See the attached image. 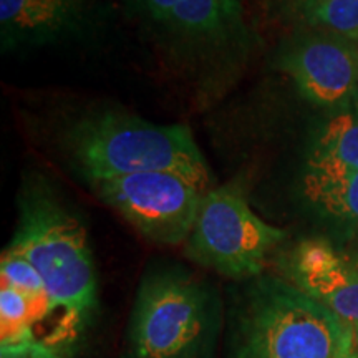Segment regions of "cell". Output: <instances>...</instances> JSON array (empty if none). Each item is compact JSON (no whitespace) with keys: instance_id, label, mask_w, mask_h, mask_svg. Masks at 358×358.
Masks as SVG:
<instances>
[{"instance_id":"3","label":"cell","mask_w":358,"mask_h":358,"mask_svg":"<svg viewBox=\"0 0 358 358\" xmlns=\"http://www.w3.org/2000/svg\"><path fill=\"white\" fill-rule=\"evenodd\" d=\"M65 148L90 182L136 173H174L209 191L211 173L186 124L155 123L118 111H98L66 129Z\"/></svg>"},{"instance_id":"6","label":"cell","mask_w":358,"mask_h":358,"mask_svg":"<svg viewBox=\"0 0 358 358\" xmlns=\"http://www.w3.org/2000/svg\"><path fill=\"white\" fill-rule=\"evenodd\" d=\"M285 231L257 216L236 185L204 192L198 216L185 243L186 256L234 280H250L264 268Z\"/></svg>"},{"instance_id":"10","label":"cell","mask_w":358,"mask_h":358,"mask_svg":"<svg viewBox=\"0 0 358 358\" xmlns=\"http://www.w3.org/2000/svg\"><path fill=\"white\" fill-rule=\"evenodd\" d=\"M88 0H0L3 52L62 42L85 32Z\"/></svg>"},{"instance_id":"14","label":"cell","mask_w":358,"mask_h":358,"mask_svg":"<svg viewBox=\"0 0 358 358\" xmlns=\"http://www.w3.org/2000/svg\"><path fill=\"white\" fill-rule=\"evenodd\" d=\"M280 10L299 29L320 30L358 43V0H284Z\"/></svg>"},{"instance_id":"12","label":"cell","mask_w":358,"mask_h":358,"mask_svg":"<svg viewBox=\"0 0 358 358\" xmlns=\"http://www.w3.org/2000/svg\"><path fill=\"white\" fill-rule=\"evenodd\" d=\"M301 192L315 216L342 229H358V171L306 168Z\"/></svg>"},{"instance_id":"5","label":"cell","mask_w":358,"mask_h":358,"mask_svg":"<svg viewBox=\"0 0 358 358\" xmlns=\"http://www.w3.org/2000/svg\"><path fill=\"white\" fill-rule=\"evenodd\" d=\"M219 327V301L181 268L143 277L128 325L131 358H199Z\"/></svg>"},{"instance_id":"4","label":"cell","mask_w":358,"mask_h":358,"mask_svg":"<svg viewBox=\"0 0 358 358\" xmlns=\"http://www.w3.org/2000/svg\"><path fill=\"white\" fill-rule=\"evenodd\" d=\"M169 62L206 87L236 75L254 37L241 0H120Z\"/></svg>"},{"instance_id":"15","label":"cell","mask_w":358,"mask_h":358,"mask_svg":"<svg viewBox=\"0 0 358 358\" xmlns=\"http://www.w3.org/2000/svg\"><path fill=\"white\" fill-rule=\"evenodd\" d=\"M0 277L2 284L13 287L29 297H48L42 275L22 254L12 249H6L0 259Z\"/></svg>"},{"instance_id":"16","label":"cell","mask_w":358,"mask_h":358,"mask_svg":"<svg viewBox=\"0 0 358 358\" xmlns=\"http://www.w3.org/2000/svg\"><path fill=\"white\" fill-rule=\"evenodd\" d=\"M342 358H358V338H355V342H353L350 350H348Z\"/></svg>"},{"instance_id":"13","label":"cell","mask_w":358,"mask_h":358,"mask_svg":"<svg viewBox=\"0 0 358 358\" xmlns=\"http://www.w3.org/2000/svg\"><path fill=\"white\" fill-rule=\"evenodd\" d=\"M306 168L358 171V98L332 110V115L317 128Z\"/></svg>"},{"instance_id":"2","label":"cell","mask_w":358,"mask_h":358,"mask_svg":"<svg viewBox=\"0 0 358 358\" xmlns=\"http://www.w3.org/2000/svg\"><path fill=\"white\" fill-rule=\"evenodd\" d=\"M352 327L280 275L248 280L231 320L227 358H342Z\"/></svg>"},{"instance_id":"9","label":"cell","mask_w":358,"mask_h":358,"mask_svg":"<svg viewBox=\"0 0 358 358\" xmlns=\"http://www.w3.org/2000/svg\"><path fill=\"white\" fill-rule=\"evenodd\" d=\"M277 268L282 279L345 320L358 338V249L307 237L280 254Z\"/></svg>"},{"instance_id":"7","label":"cell","mask_w":358,"mask_h":358,"mask_svg":"<svg viewBox=\"0 0 358 358\" xmlns=\"http://www.w3.org/2000/svg\"><path fill=\"white\" fill-rule=\"evenodd\" d=\"M96 196L131 226L163 245L186 243L204 191L174 173H136L92 182Z\"/></svg>"},{"instance_id":"11","label":"cell","mask_w":358,"mask_h":358,"mask_svg":"<svg viewBox=\"0 0 358 358\" xmlns=\"http://www.w3.org/2000/svg\"><path fill=\"white\" fill-rule=\"evenodd\" d=\"M0 358H69L57 343L50 297H29L2 284Z\"/></svg>"},{"instance_id":"8","label":"cell","mask_w":358,"mask_h":358,"mask_svg":"<svg viewBox=\"0 0 358 358\" xmlns=\"http://www.w3.org/2000/svg\"><path fill=\"white\" fill-rule=\"evenodd\" d=\"M275 66L312 105L337 110L358 98V43L299 29L282 42Z\"/></svg>"},{"instance_id":"1","label":"cell","mask_w":358,"mask_h":358,"mask_svg":"<svg viewBox=\"0 0 358 358\" xmlns=\"http://www.w3.org/2000/svg\"><path fill=\"white\" fill-rule=\"evenodd\" d=\"M8 249L42 275L52 301L58 347L70 355L95 315L98 282L88 234L80 217L43 178L25 179L19 192V222Z\"/></svg>"}]
</instances>
